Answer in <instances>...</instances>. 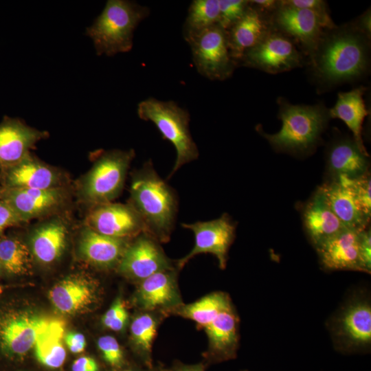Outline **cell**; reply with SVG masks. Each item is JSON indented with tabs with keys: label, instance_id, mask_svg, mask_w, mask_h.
<instances>
[{
	"label": "cell",
	"instance_id": "1",
	"mask_svg": "<svg viewBox=\"0 0 371 371\" xmlns=\"http://www.w3.org/2000/svg\"><path fill=\"white\" fill-rule=\"evenodd\" d=\"M327 30L311 54L315 77L328 86L361 77L368 68V38L353 25Z\"/></svg>",
	"mask_w": 371,
	"mask_h": 371
},
{
	"label": "cell",
	"instance_id": "2",
	"mask_svg": "<svg viewBox=\"0 0 371 371\" xmlns=\"http://www.w3.org/2000/svg\"><path fill=\"white\" fill-rule=\"evenodd\" d=\"M129 192L128 204L142 219L144 232L158 242H168L175 224L177 197L150 161L133 173Z\"/></svg>",
	"mask_w": 371,
	"mask_h": 371
},
{
	"label": "cell",
	"instance_id": "3",
	"mask_svg": "<svg viewBox=\"0 0 371 371\" xmlns=\"http://www.w3.org/2000/svg\"><path fill=\"white\" fill-rule=\"evenodd\" d=\"M149 14L148 8L135 2L109 0L101 14L87 27L86 34L93 40L98 55L128 52L133 47L135 30Z\"/></svg>",
	"mask_w": 371,
	"mask_h": 371
},
{
	"label": "cell",
	"instance_id": "4",
	"mask_svg": "<svg viewBox=\"0 0 371 371\" xmlns=\"http://www.w3.org/2000/svg\"><path fill=\"white\" fill-rule=\"evenodd\" d=\"M280 130L263 136L276 150L307 153L318 143L328 119V110L322 104L294 105L280 98Z\"/></svg>",
	"mask_w": 371,
	"mask_h": 371
},
{
	"label": "cell",
	"instance_id": "5",
	"mask_svg": "<svg viewBox=\"0 0 371 371\" xmlns=\"http://www.w3.org/2000/svg\"><path fill=\"white\" fill-rule=\"evenodd\" d=\"M137 114L140 119L152 122L163 138L175 148L177 157L168 178L184 164L198 158L199 150L190 132V116L186 109L173 101H161L150 97L138 104Z\"/></svg>",
	"mask_w": 371,
	"mask_h": 371
},
{
	"label": "cell",
	"instance_id": "6",
	"mask_svg": "<svg viewBox=\"0 0 371 371\" xmlns=\"http://www.w3.org/2000/svg\"><path fill=\"white\" fill-rule=\"evenodd\" d=\"M135 152L102 151L78 185V195L91 206L113 202L121 194Z\"/></svg>",
	"mask_w": 371,
	"mask_h": 371
},
{
	"label": "cell",
	"instance_id": "7",
	"mask_svg": "<svg viewBox=\"0 0 371 371\" xmlns=\"http://www.w3.org/2000/svg\"><path fill=\"white\" fill-rule=\"evenodd\" d=\"M51 317L30 307L0 308V352L19 359L34 348L39 333Z\"/></svg>",
	"mask_w": 371,
	"mask_h": 371
},
{
	"label": "cell",
	"instance_id": "8",
	"mask_svg": "<svg viewBox=\"0 0 371 371\" xmlns=\"http://www.w3.org/2000/svg\"><path fill=\"white\" fill-rule=\"evenodd\" d=\"M184 38L201 75L211 80H224L232 76L237 64L232 57L225 30L217 24Z\"/></svg>",
	"mask_w": 371,
	"mask_h": 371
},
{
	"label": "cell",
	"instance_id": "9",
	"mask_svg": "<svg viewBox=\"0 0 371 371\" xmlns=\"http://www.w3.org/2000/svg\"><path fill=\"white\" fill-rule=\"evenodd\" d=\"M271 25L299 44L310 55L315 49L324 30L336 27L333 21L308 9L283 5L280 3L273 12Z\"/></svg>",
	"mask_w": 371,
	"mask_h": 371
},
{
	"label": "cell",
	"instance_id": "10",
	"mask_svg": "<svg viewBox=\"0 0 371 371\" xmlns=\"http://www.w3.org/2000/svg\"><path fill=\"white\" fill-rule=\"evenodd\" d=\"M239 63L267 73L278 74L301 66L303 58L291 39L271 30L244 54Z\"/></svg>",
	"mask_w": 371,
	"mask_h": 371
},
{
	"label": "cell",
	"instance_id": "11",
	"mask_svg": "<svg viewBox=\"0 0 371 371\" xmlns=\"http://www.w3.org/2000/svg\"><path fill=\"white\" fill-rule=\"evenodd\" d=\"M182 227L190 229L194 235L192 249L177 262L182 268L190 259L200 254H211L218 261L219 267L225 269L227 252L235 238L236 226L227 214L209 221L182 223Z\"/></svg>",
	"mask_w": 371,
	"mask_h": 371
},
{
	"label": "cell",
	"instance_id": "12",
	"mask_svg": "<svg viewBox=\"0 0 371 371\" xmlns=\"http://www.w3.org/2000/svg\"><path fill=\"white\" fill-rule=\"evenodd\" d=\"M117 266L122 274L139 282L157 272L173 268L158 241L145 232L128 245Z\"/></svg>",
	"mask_w": 371,
	"mask_h": 371
},
{
	"label": "cell",
	"instance_id": "13",
	"mask_svg": "<svg viewBox=\"0 0 371 371\" xmlns=\"http://www.w3.org/2000/svg\"><path fill=\"white\" fill-rule=\"evenodd\" d=\"M0 199L6 202L25 223L60 209L68 201L69 192L65 187L40 190L0 186Z\"/></svg>",
	"mask_w": 371,
	"mask_h": 371
},
{
	"label": "cell",
	"instance_id": "14",
	"mask_svg": "<svg viewBox=\"0 0 371 371\" xmlns=\"http://www.w3.org/2000/svg\"><path fill=\"white\" fill-rule=\"evenodd\" d=\"M91 207L85 225L99 234L128 239L144 232L142 219L128 203L111 202Z\"/></svg>",
	"mask_w": 371,
	"mask_h": 371
},
{
	"label": "cell",
	"instance_id": "15",
	"mask_svg": "<svg viewBox=\"0 0 371 371\" xmlns=\"http://www.w3.org/2000/svg\"><path fill=\"white\" fill-rule=\"evenodd\" d=\"M355 178L345 175L332 177L319 188L333 212L346 228L363 230L370 221L357 196Z\"/></svg>",
	"mask_w": 371,
	"mask_h": 371
},
{
	"label": "cell",
	"instance_id": "16",
	"mask_svg": "<svg viewBox=\"0 0 371 371\" xmlns=\"http://www.w3.org/2000/svg\"><path fill=\"white\" fill-rule=\"evenodd\" d=\"M63 174L29 153L16 164L0 170V186L8 188L51 189L65 187Z\"/></svg>",
	"mask_w": 371,
	"mask_h": 371
},
{
	"label": "cell",
	"instance_id": "17",
	"mask_svg": "<svg viewBox=\"0 0 371 371\" xmlns=\"http://www.w3.org/2000/svg\"><path fill=\"white\" fill-rule=\"evenodd\" d=\"M47 136V132L31 127L20 118L5 115L0 122V170L21 161Z\"/></svg>",
	"mask_w": 371,
	"mask_h": 371
},
{
	"label": "cell",
	"instance_id": "18",
	"mask_svg": "<svg viewBox=\"0 0 371 371\" xmlns=\"http://www.w3.org/2000/svg\"><path fill=\"white\" fill-rule=\"evenodd\" d=\"M48 295L58 312L74 315L85 311L96 302L98 288L96 282L89 277L72 274L53 286Z\"/></svg>",
	"mask_w": 371,
	"mask_h": 371
},
{
	"label": "cell",
	"instance_id": "19",
	"mask_svg": "<svg viewBox=\"0 0 371 371\" xmlns=\"http://www.w3.org/2000/svg\"><path fill=\"white\" fill-rule=\"evenodd\" d=\"M135 302L142 310H165L171 312L182 300L174 268L157 272L139 282Z\"/></svg>",
	"mask_w": 371,
	"mask_h": 371
},
{
	"label": "cell",
	"instance_id": "20",
	"mask_svg": "<svg viewBox=\"0 0 371 371\" xmlns=\"http://www.w3.org/2000/svg\"><path fill=\"white\" fill-rule=\"evenodd\" d=\"M363 230L345 228L317 246L322 266L328 270L364 272L360 258V240Z\"/></svg>",
	"mask_w": 371,
	"mask_h": 371
},
{
	"label": "cell",
	"instance_id": "21",
	"mask_svg": "<svg viewBox=\"0 0 371 371\" xmlns=\"http://www.w3.org/2000/svg\"><path fill=\"white\" fill-rule=\"evenodd\" d=\"M334 335L346 350L366 348L371 342V307L356 300L343 309L333 328Z\"/></svg>",
	"mask_w": 371,
	"mask_h": 371
},
{
	"label": "cell",
	"instance_id": "22",
	"mask_svg": "<svg viewBox=\"0 0 371 371\" xmlns=\"http://www.w3.org/2000/svg\"><path fill=\"white\" fill-rule=\"evenodd\" d=\"M265 14L249 1L243 15L227 30L230 53L236 64L272 30Z\"/></svg>",
	"mask_w": 371,
	"mask_h": 371
},
{
	"label": "cell",
	"instance_id": "23",
	"mask_svg": "<svg viewBox=\"0 0 371 371\" xmlns=\"http://www.w3.org/2000/svg\"><path fill=\"white\" fill-rule=\"evenodd\" d=\"M128 245L127 239L107 236L85 226L80 235L78 252L90 265L110 269L118 265Z\"/></svg>",
	"mask_w": 371,
	"mask_h": 371
},
{
	"label": "cell",
	"instance_id": "24",
	"mask_svg": "<svg viewBox=\"0 0 371 371\" xmlns=\"http://www.w3.org/2000/svg\"><path fill=\"white\" fill-rule=\"evenodd\" d=\"M238 319L232 305L222 311L205 330L208 338L207 357L223 361L236 356L238 346Z\"/></svg>",
	"mask_w": 371,
	"mask_h": 371
},
{
	"label": "cell",
	"instance_id": "25",
	"mask_svg": "<svg viewBox=\"0 0 371 371\" xmlns=\"http://www.w3.org/2000/svg\"><path fill=\"white\" fill-rule=\"evenodd\" d=\"M303 222L315 247L346 228L329 207L319 189L304 207Z\"/></svg>",
	"mask_w": 371,
	"mask_h": 371
},
{
	"label": "cell",
	"instance_id": "26",
	"mask_svg": "<svg viewBox=\"0 0 371 371\" xmlns=\"http://www.w3.org/2000/svg\"><path fill=\"white\" fill-rule=\"evenodd\" d=\"M68 229L62 220L54 218L43 223L30 236L29 248L33 258L45 265L56 262L65 250Z\"/></svg>",
	"mask_w": 371,
	"mask_h": 371
},
{
	"label": "cell",
	"instance_id": "27",
	"mask_svg": "<svg viewBox=\"0 0 371 371\" xmlns=\"http://www.w3.org/2000/svg\"><path fill=\"white\" fill-rule=\"evenodd\" d=\"M369 156L363 154L354 139L342 138L333 142L327 153V168L332 177L345 175L359 177L368 172Z\"/></svg>",
	"mask_w": 371,
	"mask_h": 371
},
{
	"label": "cell",
	"instance_id": "28",
	"mask_svg": "<svg viewBox=\"0 0 371 371\" xmlns=\"http://www.w3.org/2000/svg\"><path fill=\"white\" fill-rule=\"evenodd\" d=\"M366 89L357 87L348 92L338 94L335 106L328 110L331 118L341 120L353 134V139L359 150L369 156L363 142L362 126L365 117L368 115L363 100Z\"/></svg>",
	"mask_w": 371,
	"mask_h": 371
},
{
	"label": "cell",
	"instance_id": "29",
	"mask_svg": "<svg viewBox=\"0 0 371 371\" xmlns=\"http://www.w3.org/2000/svg\"><path fill=\"white\" fill-rule=\"evenodd\" d=\"M65 325L63 320L51 318L36 339L34 346L36 357L47 368H60L65 361Z\"/></svg>",
	"mask_w": 371,
	"mask_h": 371
},
{
	"label": "cell",
	"instance_id": "30",
	"mask_svg": "<svg viewBox=\"0 0 371 371\" xmlns=\"http://www.w3.org/2000/svg\"><path fill=\"white\" fill-rule=\"evenodd\" d=\"M232 306L229 297L223 292H214L188 304H181L171 312L195 322L205 328L222 311Z\"/></svg>",
	"mask_w": 371,
	"mask_h": 371
},
{
	"label": "cell",
	"instance_id": "31",
	"mask_svg": "<svg viewBox=\"0 0 371 371\" xmlns=\"http://www.w3.org/2000/svg\"><path fill=\"white\" fill-rule=\"evenodd\" d=\"M32 258L29 247L22 240L15 237H0V264L6 273L16 276L29 273Z\"/></svg>",
	"mask_w": 371,
	"mask_h": 371
},
{
	"label": "cell",
	"instance_id": "32",
	"mask_svg": "<svg viewBox=\"0 0 371 371\" xmlns=\"http://www.w3.org/2000/svg\"><path fill=\"white\" fill-rule=\"evenodd\" d=\"M157 326V317L146 311L137 315L130 326L133 345L148 368H152V348Z\"/></svg>",
	"mask_w": 371,
	"mask_h": 371
},
{
	"label": "cell",
	"instance_id": "33",
	"mask_svg": "<svg viewBox=\"0 0 371 371\" xmlns=\"http://www.w3.org/2000/svg\"><path fill=\"white\" fill-rule=\"evenodd\" d=\"M218 19V0H194L190 3L183 25V36L217 25Z\"/></svg>",
	"mask_w": 371,
	"mask_h": 371
},
{
	"label": "cell",
	"instance_id": "34",
	"mask_svg": "<svg viewBox=\"0 0 371 371\" xmlns=\"http://www.w3.org/2000/svg\"><path fill=\"white\" fill-rule=\"evenodd\" d=\"M249 5V1L245 0H218V25L227 31L240 19Z\"/></svg>",
	"mask_w": 371,
	"mask_h": 371
},
{
	"label": "cell",
	"instance_id": "35",
	"mask_svg": "<svg viewBox=\"0 0 371 371\" xmlns=\"http://www.w3.org/2000/svg\"><path fill=\"white\" fill-rule=\"evenodd\" d=\"M128 313L121 297L115 300L102 317V324L115 332L122 331L127 325Z\"/></svg>",
	"mask_w": 371,
	"mask_h": 371
},
{
	"label": "cell",
	"instance_id": "36",
	"mask_svg": "<svg viewBox=\"0 0 371 371\" xmlns=\"http://www.w3.org/2000/svg\"><path fill=\"white\" fill-rule=\"evenodd\" d=\"M98 347L102 358L109 366L120 368L124 364V354L116 339L110 335L100 337Z\"/></svg>",
	"mask_w": 371,
	"mask_h": 371
},
{
	"label": "cell",
	"instance_id": "37",
	"mask_svg": "<svg viewBox=\"0 0 371 371\" xmlns=\"http://www.w3.org/2000/svg\"><path fill=\"white\" fill-rule=\"evenodd\" d=\"M283 5L297 8L308 9L315 12L328 21H332L327 8L326 3L321 0H286L280 1Z\"/></svg>",
	"mask_w": 371,
	"mask_h": 371
},
{
	"label": "cell",
	"instance_id": "38",
	"mask_svg": "<svg viewBox=\"0 0 371 371\" xmlns=\"http://www.w3.org/2000/svg\"><path fill=\"white\" fill-rule=\"evenodd\" d=\"M23 223L12 207L0 199V235L6 229L19 225Z\"/></svg>",
	"mask_w": 371,
	"mask_h": 371
},
{
	"label": "cell",
	"instance_id": "39",
	"mask_svg": "<svg viewBox=\"0 0 371 371\" xmlns=\"http://www.w3.org/2000/svg\"><path fill=\"white\" fill-rule=\"evenodd\" d=\"M371 235L370 229H366L361 232L360 240V258L364 272L371 271Z\"/></svg>",
	"mask_w": 371,
	"mask_h": 371
},
{
	"label": "cell",
	"instance_id": "40",
	"mask_svg": "<svg viewBox=\"0 0 371 371\" xmlns=\"http://www.w3.org/2000/svg\"><path fill=\"white\" fill-rule=\"evenodd\" d=\"M64 340L69 350L73 353H80L85 349L86 339L84 335L80 333H67L64 337Z\"/></svg>",
	"mask_w": 371,
	"mask_h": 371
},
{
	"label": "cell",
	"instance_id": "41",
	"mask_svg": "<svg viewBox=\"0 0 371 371\" xmlns=\"http://www.w3.org/2000/svg\"><path fill=\"white\" fill-rule=\"evenodd\" d=\"M72 371H99L96 361L89 356H82L76 359L71 365Z\"/></svg>",
	"mask_w": 371,
	"mask_h": 371
},
{
	"label": "cell",
	"instance_id": "42",
	"mask_svg": "<svg viewBox=\"0 0 371 371\" xmlns=\"http://www.w3.org/2000/svg\"><path fill=\"white\" fill-rule=\"evenodd\" d=\"M370 9L364 12L357 21V23L352 25L357 30L363 33L368 38H370Z\"/></svg>",
	"mask_w": 371,
	"mask_h": 371
},
{
	"label": "cell",
	"instance_id": "43",
	"mask_svg": "<svg viewBox=\"0 0 371 371\" xmlns=\"http://www.w3.org/2000/svg\"><path fill=\"white\" fill-rule=\"evenodd\" d=\"M250 3L264 13L274 12L279 6V1L255 0L249 1Z\"/></svg>",
	"mask_w": 371,
	"mask_h": 371
},
{
	"label": "cell",
	"instance_id": "44",
	"mask_svg": "<svg viewBox=\"0 0 371 371\" xmlns=\"http://www.w3.org/2000/svg\"><path fill=\"white\" fill-rule=\"evenodd\" d=\"M205 366L203 363L186 365L183 363H176L170 369L164 371H205Z\"/></svg>",
	"mask_w": 371,
	"mask_h": 371
},
{
	"label": "cell",
	"instance_id": "45",
	"mask_svg": "<svg viewBox=\"0 0 371 371\" xmlns=\"http://www.w3.org/2000/svg\"><path fill=\"white\" fill-rule=\"evenodd\" d=\"M119 371H161V370H155L153 368H148V370H119Z\"/></svg>",
	"mask_w": 371,
	"mask_h": 371
},
{
	"label": "cell",
	"instance_id": "46",
	"mask_svg": "<svg viewBox=\"0 0 371 371\" xmlns=\"http://www.w3.org/2000/svg\"><path fill=\"white\" fill-rule=\"evenodd\" d=\"M4 289L5 287L3 285L0 284V295L3 293Z\"/></svg>",
	"mask_w": 371,
	"mask_h": 371
},
{
	"label": "cell",
	"instance_id": "47",
	"mask_svg": "<svg viewBox=\"0 0 371 371\" xmlns=\"http://www.w3.org/2000/svg\"><path fill=\"white\" fill-rule=\"evenodd\" d=\"M2 270V268H1V264H0V271Z\"/></svg>",
	"mask_w": 371,
	"mask_h": 371
}]
</instances>
